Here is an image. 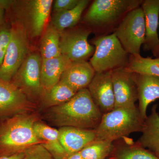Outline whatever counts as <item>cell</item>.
<instances>
[{"instance_id":"obj_1","label":"cell","mask_w":159,"mask_h":159,"mask_svg":"<svg viewBox=\"0 0 159 159\" xmlns=\"http://www.w3.org/2000/svg\"><path fill=\"white\" fill-rule=\"evenodd\" d=\"M49 116L55 125L61 127L95 129L101 121L102 114L87 88L78 91L67 102L51 107Z\"/></svg>"},{"instance_id":"obj_2","label":"cell","mask_w":159,"mask_h":159,"mask_svg":"<svg viewBox=\"0 0 159 159\" xmlns=\"http://www.w3.org/2000/svg\"><path fill=\"white\" fill-rule=\"evenodd\" d=\"M38 120L35 115L20 113L0 119V155L24 152L43 142L34 133Z\"/></svg>"},{"instance_id":"obj_3","label":"cell","mask_w":159,"mask_h":159,"mask_svg":"<svg viewBox=\"0 0 159 159\" xmlns=\"http://www.w3.org/2000/svg\"><path fill=\"white\" fill-rule=\"evenodd\" d=\"M144 121L136 105L115 108L102 115L95 129L97 139L113 142L133 133L142 132Z\"/></svg>"},{"instance_id":"obj_4","label":"cell","mask_w":159,"mask_h":159,"mask_svg":"<svg viewBox=\"0 0 159 159\" xmlns=\"http://www.w3.org/2000/svg\"><path fill=\"white\" fill-rule=\"evenodd\" d=\"M94 44L95 51L90 63L96 73L124 67L128 53L115 33L99 38L94 41Z\"/></svg>"},{"instance_id":"obj_5","label":"cell","mask_w":159,"mask_h":159,"mask_svg":"<svg viewBox=\"0 0 159 159\" xmlns=\"http://www.w3.org/2000/svg\"><path fill=\"white\" fill-rule=\"evenodd\" d=\"M114 33L128 54L140 55L146 33L145 15L142 7L128 12Z\"/></svg>"},{"instance_id":"obj_6","label":"cell","mask_w":159,"mask_h":159,"mask_svg":"<svg viewBox=\"0 0 159 159\" xmlns=\"http://www.w3.org/2000/svg\"><path fill=\"white\" fill-rule=\"evenodd\" d=\"M143 1L96 0L90 7L84 20L93 25H105L116 20L125 13L139 8Z\"/></svg>"},{"instance_id":"obj_7","label":"cell","mask_w":159,"mask_h":159,"mask_svg":"<svg viewBox=\"0 0 159 159\" xmlns=\"http://www.w3.org/2000/svg\"><path fill=\"white\" fill-rule=\"evenodd\" d=\"M13 23L10 28L11 39L0 68V79L9 82H11L25 59L28 50L24 29L18 23Z\"/></svg>"},{"instance_id":"obj_8","label":"cell","mask_w":159,"mask_h":159,"mask_svg":"<svg viewBox=\"0 0 159 159\" xmlns=\"http://www.w3.org/2000/svg\"><path fill=\"white\" fill-rule=\"evenodd\" d=\"M42 58L36 53L26 57L11 82L25 94L37 96L43 93L41 80Z\"/></svg>"},{"instance_id":"obj_9","label":"cell","mask_w":159,"mask_h":159,"mask_svg":"<svg viewBox=\"0 0 159 159\" xmlns=\"http://www.w3.org/2000/svg\"><path fill=\"white\" fill-rule=\"evenodd\" d=\"M60 33L61 54L72 62L86 61L93 54L95 48L89 42L88 30L76 29Z\"/></svg>"},{"instance_id":"obj_10","label":"cell","mask_w":159,"mask_h":159,"mask_svg":"<svg viewBox=\"0 0 159 159\" xmlns=\"http://www.w3.org/2000/svg\"><path fill=\"white\" fill-rule=\"evenodd\" d=\"M111 77L115 108L135 106L138 93L133 73L126 70L125 67L120 68L111 71Z\"/></svg>"},{"instance_id":"obj_11","label":"cell","mask_w":159,"mask_h":159,"mask_svg":"<svg viewBox=\"0 0 159 159\" xmlns=\"http://www.w3.org/2000/svg\"><path fill=\"white\" fill-rule=\"evenodd\" d=\"M93 101L103 114L115 108L111 71L96 73L88 87Z\"/></svg>"},{"instance_id":"obj_12","label":"cell","mask_w":159,"mask_h":159,"mask_svg":"<svg viewBox=\"0 0 159 159\" xmlns=\"http://www.w3.org/2000/svg\"><path fill=\"white\" fill-rule=\"evenodd\" d=\"M31 107L23 91L11 82L0 79V119L25 112Z\"/></svg>"},{"instance_id":"obj_13","label":"cell","mask_w":159,"mask_h":159,"mask_svg":"<svg viewBox=\"0 0 159 159\" xmlns=\"http://www.w3.org/2000/svg\"><path fill=\"white\" fill-rule=\"evenodd\" d=\"M58 130L61 143L68 157L79 152L97 139L95 129L65 126Z\"/></svg>"},{"instance_id":"obj_14","label":"cell","mask_w":159,"mask_h":159,"mask_svg":"<svg viewBox=\"0 0 159 159\" xmlns=\"http://www.w3.org/2000/svg\"><path fill=\"white\" fill-rule=\"evenodd\" d=\"M137 86L138 108L144 120L147 118L148 106L159 99V77L148 74L133 73Z\"/></svg>"},{"instance_id":"obj_15","label":"cell","mask_w":159,"mask_h":159,"mask_svg":"<svg viewBox=\"0 0 159 159\" xmlns=\"http://www.w3.org/2000/svg\"><path fill=\"white\" fill-rule=\"evenodd\" d=\"M95 74L90 63L84 60L73 61L64 72L60 81L77 92L88 87Z\"/></svg>"},{"instance_id":"obj_16","label":"cell","mask_w":159,"mask_h":159,"mask_svg":"<svg viewBox=\"0 0 159 159\" xmlns=\"http://www.w3.org/2000/svg\"><path fill=\"white\" fill-rule=\"evenodd\" d=\"M142 5L145 15L146 30L144 49L145 51H152L159 45L157 33L159 0H145L143 1Z\"/></svg>"},{"instance_id":"obj_17","label":"cell","mask_w":159,"mask_h":159,"mask_svg":"<svg viewBox=\"0 0 159 159\" xmlns=\"http://www.w3.org/2000/svg\"><path fill=\"white\" fill-rule=\"evenodd\" d=\"M157 104L152 107L150 115L144 121L142 135L137 142L159 159V114Z\"/></svg>"},{"instance_id":"obj_18","label":"cell","mask_w":159,"mask_h":159,"mask_svg":"<svg viewBox=\"0 0 159 159\" xmlns=\"http://www.w3.org/2000/svg\"><path fill=\"white\" fill-rule=\"evenodd\" d=\"M72 61L64 55L51 59H42L41 80L44 91L57 84Z\"/></svg>"},{"instance_id":"obj_19","label":"cell","mask_w":159,"mask_h":159,"mask_svg":"<svg viewBox=\"0 0 159 159\" xmlns=\"http://www.w3.org/2000/svg\"><path fill=\"white\" fill-rule=\"evenodd\" d=\"M112 151L107 159H159L151 152L127 137L113 142Z\"/></svg>"},{"instance_id":"obj_20","label":"cell","mask_w":159,"mask_h":159,"mask_svg":"<svg viewBox=\"0 0 159 159\" xmlns=\"http://www.w3.org/2000/svg\"><path fill=\"white\" fill-rule=\"evenodd\" d=\"M34 130L36 136L54 159H65L68 157L60 142L59 130L37 121L34 123Z\"/></svg>"},{"instance_id":"obj_21","label":"cell","mask_w":159,"mask_h":159,"mask_svg":"<svg viewBox=\"0 0 159 159\" xmlns=\"http://www.w3.org/2000/svg\"><path fill=\"white\" fill-rule=\"evenodd\" d=\"M52 3V0H34L31 2L30 6L31 29L35 36H39L43 31L51 12Z\"/></svg>"},{"instance_id":"obj_22","label":"cell","mask_w":159,"mask_h":159,"mask_svg":"<svg viewBox=\"0 0 159 159\" xmlns=\"http://www.w3.org/2000/svg\"><path fill=\"white\" fill-rule=\"evenodd\" d=\"M89 2L88 0H80L77 6L73 9L55 13L52 19V25L60 33L66 29L74 27L79 21Z\"/></svg>"},{"instance_id":"obj_23","label":"cell","mask_w":159,"mask_h":159,"mask_svg":"<svg viewBox=\"0 0 159 159\" xmlns=\"http://www.w3.org/2000/svg\"><path fill=\"white\" fill-rule=\"evenodd\" d=\"M77 92L66 84L59 81L51 88L44 91L43 105L46 107L61 105L71 99Z\"/></svg>"},{"instance_id":"obj_24","label":"cell","mask_w":159,"mask_h":159,"mask_svg":"<svg viewBox=\"0 0 159 159\" xmlns=\"http://www.w3.org/2000/svg\"><path fill=\"white\" fill-rule=\"evenodd\" d=\"M40 50L42 60L51 59L61 55L60 33L52 25L47 28L43 35Z\"/></svg>"},{"instance_id":"obj_25","label":"cell","mask_w":159,"mask_h":159,"mask_svg":"<svg viewBox=\"0 0 159 159\" xmlns=\"http://www.w3.org/2000/svg\"><path fill=\"white\" fill-rule=\"evenodd\" d=\"M126 70L133 73L148 74L159 77V58L144 57L141 55H131L125 67Z\"/></svg>"},{"instance_id":"obj_26","label":"cell","mask_w":159,"mask_h":159,"mask_svg":"<svg viewBox=\"0 0 159 159\" xmlns=\"http://www.w3.org/2000/svg\"><path fill=\"white\" fill-rule=\"evenodd\" d=\"M113 147V142L96 139L79 153L83 159H107Z\"/></svg>"},{"instance_id":"obj_27","label":"cell","mask_w":159,"mask_h":159,"mask_svg":"<svg viewBox=\"0 0 159 159\" xmlns=\"http://www.w3.org/2000/svg\"><path fill=\"white\" fill-rule=\"evenodd\" d=\"M21 159H54L48 151L42 144H37L27 148Z\"/></svg>"},{"instance_id":"obj_28","label":"cell","mask_w":159,"mask_h":159,"mask_svg":"<svg viewBox=\"0 0 159 159\" xmlns=\"http://www.w3.org/2000/svg\"><path fill=\"white\" fill-rule=\"evenodd\" d=\"M11 39L10 28L6 25L0 27V68L2 65Z\"/></svg>"},{"instance_id":"obj_29","label":"cell","mask_w":159,"mask_h":159,"mask_svg":"<svg viewBox=\"0 0 159 159\" xmlns=\"http://www.w3.org/2000/svg\"><path fill=\"white\" fill-rule=\"evenodd\" d=\"M80 0H56L54 1V9L55 13L67 11L77 6Z\"/></svg>"},{"instance_id":"obj_30","label":"cell","mask_w":159,"mask_h":159,"mask_svg":"<svg viewBox=\"0 0 159 159\" xmlns=\"http://www.w3.org/2000/svg\"><path fill=\"white\" fill-rule=\"evenodd\" d=\"M24 152L13 154L0 155V159H21L24 157Z\"/></svg>"},{"instance_id":"obj_31","label":"cell","mask_w":159,"mask_h":159,"mask_svg":"<svg viewBox=\"0 0 159 159\" xmlns=\"http://www.w3.org/2000/svg\"><path fill=\"white\" fill-rule=\"evenodd\" d=\"M6 10L3 1H0V27L5 25V11Z\"/></svg>"},{"instance_id":"obj_32","label":"cell","mask_w":159,"mask_h":159,"mask_svg":"<svg viewBox=\"0 0 159 159\" xmlns=\"http://www.w3.org/2000/svg\"><path fill=\"white\" fill-rule=\"evenodd\" d=\"M65 159H83L79 152L71 155Z\"/></svg>"},{"instance_id":"obj_33","label":"cell","mask_w":159,"mask_h":159,"mask_svg":"<svg viewBox=\"0 0 159 159\" xmlns=\"http://www.w3.org/2000/svg\"><path fill=\"white\" fill-rule=\"evenodd\" d=\"M152 53L157 58H159V45L152 51Z\"/></svg>"}]
</instances>
